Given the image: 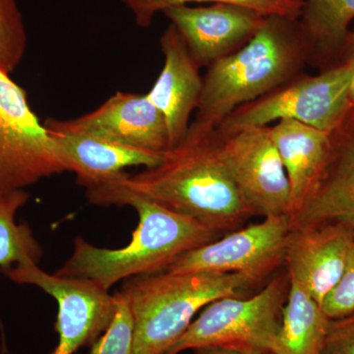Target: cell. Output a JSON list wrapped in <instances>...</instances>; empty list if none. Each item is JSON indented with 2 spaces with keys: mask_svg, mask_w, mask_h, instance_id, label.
Returning a JSON list of instances; mask_svg holds the SVG:
<instances>
[{
  "mask_svg": "<svg viewBox=\"0 0 354 354\" xmlns=\"http://www.w3.org/2000/svg\"><path fill=\"white\" fill-rule=\"evenodd\" d=\"M95 205L131 206L139 223L131 241L120 249L99 248L77 237L68 260L55 274L92 279L109 290L121 279L165 272L183 254L223 236L189 216L135 194L114 179L88 188Z\"/></svg>",
  "mask_w": 354,
  "mask_h": 354,
  "instance_id": "obj_1",
  "label": "cell"
},
{
  "mask_svg": "<svg viewBox=\"0 0 354 354\" xmlns=\"http://www.w3.org/2000/svg\"><path fill=\"white\" fill-rule=\"evenodd\" d=\"M113 179L135 194L194 218L221 235L244 227L253 216L221 157L216 129L193 122L160 164L134 176L122 172Z\"/></svg>",
  "mask_w": 354,
  "mask_h": 354,
  "instance_id": "obj_2",
  "label": "cell"
},
{
  "mask_svg": "<svg viewBox=\"0 0 354 354\" xmlns=\"http://www.w3.org/2000/svg\"><path fill=\"white\" fill-rule=\"evenodd\" d=\"M307 65L308 46L299 19L267 16L243 46L209 65L192 122L216 129L234 109L302 75Z\"/></svg>",
  "mask_w": 354,
  "mask_h": 354,
  "instance_id": "obj_3",
  "label": "cell"
},
{
  "mask_svg": "<svg viewBox=\"0 0 354 354\" xmlns=\"http://www.w3.org/2000/svg\"><path fill=\"white\" fill-rule=\"evenodd\" d=\"M255 288L239 274L160 272L128 278L120 292L131 312L134 354H165L199 310Z\"/></svg>",
  "mask_w": 354,
  "mask_h": 354,
  "instance_id": "obj_4",
  "label": "cell"
},
{
  "mask_svg": "<svg viewBox=\"0 0 354 354\" xmlns=\"http://www.w3.org/2000/svg\"><path fill=\"white\" fill-rule=\"evenodd\" d=\"M290 286L286 268L251 297H227L212 302L165 354L209 346L274 354Z\"/></svg>",
  "mask_w": 354,
  "mask_h": 354,
  "instance_id": "obj_5",
  "label": "cell"
},
{
  "mask_svg": "<svg viewBox=\"0 0 354 354\" xmlns=\"http://www.w3.org/2000/svg\"><path fill=\"white\" fill-rule=\"evenodd\" d=\"M351 74L339 64L316 75L302 74L259 99L234 109L216 128L227 135L250 127L290 120L330 133L351 109Z\"/></svg>",
  "mask_w": 354,
  "mask_h": 354,
  "instance_id": "obj_6",
  "label": "cell"
},
{
  "mask_svg": "<svg viewBox=\"0 0 354 354\" xmlns=\"http://www.w3.org/2000/svg\"><path fill=\"white\" fill-rule=\"evenodd\" d=\"M67 171L50 130L24 88L0 70V196Z\"/></svg>",
  "mask_w": 354,
  "mask_h": 354,
  "instance_id": "obj_7",
  "label": "cell"
},
{
  "mask_svg": "<svg viewBox=\"0 0 354 354\" xmlns=\"http://www.w3.org/2000/svg\"><path fill=\"white\" fill-rule=\"evenodd\" d=\"M1 272L14 283L38 286L57 300L58 344L51 354H74L84 346H92L113 322L118 295H109L92 279L48 274L30 260Z\"/></svg>",
  "mask_w": 354,
  "mask_h": 354,
  "instance_id": "obj_8",
  "label": "cell"
},
{
  "mask_svg": "<svg viewBox=\"0 0 354 354\" xmlns=\"http://www.w3.org/2000/svg\"><path fill=\"white\" fill-rule=\"evenodd\" d=\"M288 216L265 218L181 255L165 272L239 274L257 288L286 266Z\"/></svg>",
  "mask_w": 354,
  "mask_h": 354,
  "instance_id": "obj_9",
  "label": "cell"
},
{
  "mask_svg": "<svg viewBox=\"0 0 354 354\" xmlns=\"http://www.w3.org/2000/svg\"><path fill=\"white\" fill-rule=\"evenodd\" d=\"M216 134L221 157L253 216L290 218V183L270 127Z\"/></svg>",
  "mask_w": 354,
  "mask_h": 354,
  "instance_id": "obj_10",
  "label": "cell"
},
{
  "mask_svg": "<svg viewBox=\"0 0 354 354\" xmlns=\"http://www.w3.org/2000/svg\"><path fill=\"white\" fill-rule=\"evenodd\" d=\"M162 14L183 37L200 68L239 50L267 17L247 7L223 3L174 6Z\"/></svg>",
  "mask_w": 354,
  "mask_h": 354,
  "instance_id": "obj_11",
  "label": "cell"
},
{
  "mask_svg": "<svg viewBox=\"0 0 354 354\" xmlns=\"http://www.w3.org/2000/svg\"><path fill=\"white\" fill-rule=\"evenodd\" d=\"M44 125L150 152L169 150L167 123L147 95L118 92L92 113L70 120L48 118Z\"/></svg>",
  "mask_w": 354,
  "mask_h": 354,
  "instance_id": "obj_12",
  "label": "cell"
},
{
  "mask_svg": "<svg viewBox=\"0 0 354 354\" xmlns=\"http://www.w3.org/2000/svg\"><path fill=\"white\" fill-rule=\"evenodd\" d=\"M290 223V228L342 223L354 230V102L341 124L330 133L315 187Z\"/></svg>",
  "mask_w": 354,
  "mask_h": 354,
  "instance_id": "obj_13",
  "label": "cell"
},
{
  "mask_svg": "<svg viewBox=\"0 0 354 354\" xmlns=\"http://www.w3.org/2000/svg\"><path fill=\"white\" fill-rule=\"evenodd\" d=\"M353 239V228L342 223L290 228L286 246L290 279L322 305L346 270Z\"/></svg>",
  "mask_w": 354,
  "mask_h": 354,
  "instance_id": "obj_14",
  "label": "cell"
},
{
  "mask_svg": "<svg viewBox=\"0 0 354 354\" xmlns=\"http://www.w3.org/2000/svg\"><path fill=\"white\" fill-rule=\"evenodd\" d=\"M160 48L164 67L146 95L164 116L169 150L184 138L189 128L191 114L201 97L203 78L183 37L171 24L160 38Z\"/></svg>",
  "mask_w": 354,
  "mask_h": 354,
  "instance_id": "obj_15",
  "label": "cell"
},
{
  "mask_svg": "<svg viewBox=\"0 0 354 354\" xmlns=\"http://www.w3.org/2000/svg\"><path fill=\"white\" fill-rule=\"evenodd\" d=\"M48 129L66 171H73L77 183L87 189L120 176L127 167H156L167 152H150L84 133Z\"/></svg>",
  "mask_w": 354,
  "mask_h": 354,
  "instance_id": "obj_16",
  "label": "cell"
},
{
  "mask_svg": "<svg viewBox=\"0 0 354 354\" xmlns=\"http://www.w3.org/2000/svg\"><path fill=\"white\" fill-rule=\"evenodd\" d=\"M270 133L288 174L292 218L315 187L327 156L330 133L290 120L278 121L270 127Z\"/></svg>",
  "mask_w": 354,
  "mask_h": 354,
  "instance_id": "obj_17",
  "label": "cell"
},
{
  "mask_svg": "<svg viewBox=\"0 0 354 354\" xmlns=\"http://www.w3.org/2000/svg\"><path fill=\"white\" fill-rule=\"evenodd\" d=\"M354 20V0H304L299 18L309 65L319 72L341 64L344 41Z\"/></svg>",
  "mask_w": 354,
  "mask_h": 354,
  "instance_id": "obj_18",
  "label": "cell"
},
{
  "mask_svg": "<svg viewBox=\"0 0 354 354\" xmlns=\"http://www.w3.org/2000/svg\"><path fill=\"white\" fill-rule=\"evenodd\" d=\"M330 320L321 305L290 279L274 354H321Z\"/></svg>",
  "mask_w": 354,
  "mask_h": 354,
  "instance_id": "obj_19",
  "label": "cell"
},
{
  "mask_svg": "<svg viewBox=\"0 0 354 354\" xmlns=\"http://www.w3.org/2000/svg\"><path fill=\"white\" fill-rule=\"evenodd\" d=\"M27 191L0 196V271L24 261L39 263L43 249L27 223H18V211L29 201Z\"/></svg>",
  "mask_w": 354,
  "mask_h": 354,
  "instance_id": "obj_20",
  "label": "cell"
},
{
  "mask_svg": "<svg viewBox=\"0 0 354 354\" xmlns=\"http://www.w3.org/2000/svg\"><path fill=\"white\" fill-rule=\"evenodd\" d=\"M142 28L150 27L153 17L165 9L188 4H234L253 9L265 16H283L299 19L304 0H120Z\"/></svg>",
  "mask_w": 354,
  "mask_h": 354,
  "instance_id": "obj_21",
  "label": "cell"
},
{
  "mask_svg": "<svg viewBox=\"0 0 354 354\" xmlns=\"http://www.w3.org/2000/svg\"><path fill=\"white\" fill-rule=\"evenodd\" d=\"M24 18L16 0H0V70L11 74L27 50Z\"/></svg>",
  "mask_w": 354,
  "mask_h": 354,
  "instance_id": "obj_22",
  "label": "cell"
},
{
  "mask_svg": "<svg viewBox=\"0 0 354 354\" xmlns=\"http://www.w3.org/2000/svg\"><path fill=\"white\" fill-rule=\"evenodd\" d=\"M118 309L111 326L93 344L91 354H134L133 349V319L129 305L120 292Z\"/></svg>",
  "mask_w": 354,
  "mask_h": 354,
  "instance_id": "obj_23",
  "label": "cell"
},
{
  "mask_svg": "<svg viewBox=\"0 0 354 354\" xmlns=\"http://www.w3.org/2000/svg\"><path fill=\"white\" fill-rule=\"evenodd\" d=\"M321 307L330 319L341 318L354 312V239L346 270Z\"/></svg>",
  "mask_w": 354,
  "mask_h": 354,
  "instance_id": "obj_24",
  "label": "cell"
},
{
  "mask_svg": "<svg viewBox=\"0 0 354 354\" xmlns=\"http://www.w3.org/2000/svg\"><path fill=\"white\" fill-rule=\"evenodd\" d=\"M321 354H354V312L330 319Z\"/></svg>",
  "mask_w": 354,
  "mask_h": 354,
  "instance_id": "obj_25",
  "label": "cell"
},
{
  "mask_svg": "<svg viewBox=\"0 0 354 354\" xmlns=\"http://www.w3.org/2000/svg\"><path fill=\"white\" fill-rule=\"evenodd\" d=\"M341 64L348 65L351 74V97L353 104L354 102V29L349 31L341 55Z\"/></svg>",
  "mask_w": 354,
  "mask_h": 354,
  "instance_id": "obj_26",
  "label": "cell"
},
{
  "mask_svg": "<svg viewBox=\"0 0 354 354\" xmlns=\"http://www.w3.org/2000/svg\"><path fill=\"white\" fill-rule=\"evenodd\" d=\"M194 354H243L232 349L216 348V346H209V348H201L194 349Z\"/></svg>",
  "mask_w": 354,
  "mask_h": 354,
  "instance_id": "obj_27",
  "label": "cell"
},
{
  "mask_svg": "<svg viewBox=\"0 0 354 354\" xmlns=\"http://www.w3.org/2000/svg\"><path fill=\"white\" fill-rule=\"evenodd\" d=\"M1 354H10L9 353L8 348H7L6 337H4L3 333H2Z\"/></svg>",
  "mask_w": 354,
  "mask_h": 354,
  "instance_id": "obj_28",
  "label": "cell"
},
{
  "mask_svg": "<svg viewBox=\"0 0 354 354\" xmlns=\"http://www.w3.org/2000/svg\"><path fill=\"white\" fill-rule=\"evenodd\" d=\"M267 354H272V353H267Z\"/></svg>",
  "mask_w": 354,
  "mask_h": 354,
  "instance_id": "obj_29",
  "label": "cell"
}]
</instances>
